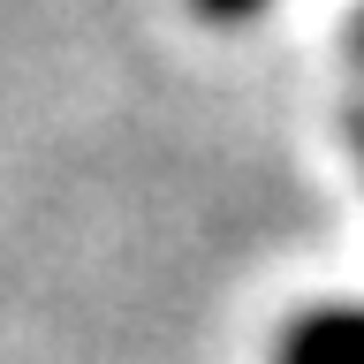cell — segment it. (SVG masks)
I'll return each instance as SVG.
<instances>
[{"instance_id": "6da1fadb", "label": "cell", "mask_w": 364, "mask_h": 364, "mask_svg": "<svg viewBox=\"0 0 364 364\" xmlns=\"http://www.w3.org/2000/svg\"><path fill=\"white\" fill-rule=\"evenodd\" d=\"M281 364H364V311H311L281 334Z\"/></svg>"}, {"instance_id": "7a4b0ae2", "label": "cell", "mask_w": 364, "mask_h": 364, "mask_svg": "<svg viewBox=\"0 0 364 364\" xmlns=\"http://www.w3.org/2000/svg\"><path fill=\"white\" fill-rule=\"evenodd\" d=\"M205 16H250V8H266V0H198Z\"/></svg>"}]
</instances>
